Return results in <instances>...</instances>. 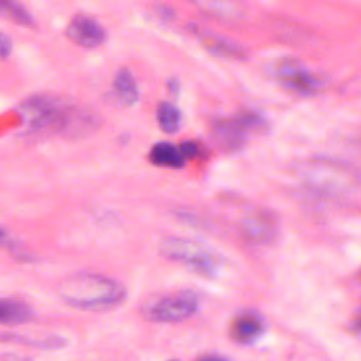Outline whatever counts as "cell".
<instances>
[{"label": "cell", "instance_id": "cell-1", "mask_svg": "<svg viewBox=\"0 0 361 361\" xmlns=\"http://www.w3.org/2000/svg\"><path fill=\"white\" fill-rule=\"evenodd\" d=\"M58 293L63 302L80 309H106L126 296L118 282L97 274L72 275L61 282Z\"/></svg>", "mask_w": 361, "mask_h": 361}, {"label": "cell", "instance_id": "cell-2", "mask_svg": "<svg viewBox=\"0 0 361 361\" xmlns=\"http://www.w3.org/2000/svg\"><path fill=\"white\" fill-rule=\"evenodd\" d=\"M161 252L178 262H183L206 276H212L219 269V258L202 244L188 238H166L161 244Z\"/></svg>", "mask_w": 361, "mask_h": 361}, {"label": "cell", "instance_id": "cell-3", "mask_svg": "<svg viewBox=\"0 0 361 361\" xmlns=\"http://www.w3.org/2000/svg\"><path fill=\"white\" fill-rule=\"evenodd\" d=\"M197 310V298L190 290H180L176 293L165 295L154 300L147 314L154 322H180L190 317Z\"/></svg>", "mask_w": 361, "mask_h": 361}, {"label": "cell", "instance_id": "cell-4", "mask_svg": "<svg viewBox=\"0 0 361 361\" xmlns=\"http://www.w3.org/2000/svg\"><path fill=\"white\" fill-rule=\"evenodd\" d=\"M264 126L262 118L255 113H241L233 118L217 120L213 124L214 137L226 148H238L245 142L247 135Z\"/></svg>", "mask_w": 361, "mask_h": 361}, {"label": "cell", "instance_id": "cell-5", "mask_svg": "<svg viewBox=\"0 0 361 361\" xmlns=\"http://www.w3.org/2000/svg\"><path fill=\"white\" fill-rule=\"evenodd\" d=\"M66 37L80 47L96 48L106 41V31L96 20L78 14L68 23Z\"/></svg>", "mask_w": 361, "mask_h": 361}, {"label": "cell", "instance_id": "cell-6", "mask_svg": "<svg viewBox=\"0 0 361 361\" xmlns=\"http://www.w3.org/2000/svg\"><path fill=\"white\" fill-rule=\"evenodd\" d=\"M278 230L275 219L262 210H255L243 217L240 221L241 234L254 244H264L271 241Z\"/></svg>", "mask_w": 361, "mask_h": 361}, {"label": "cell", "instance_id": "cell-7", "mask_svg": "<svg viewBox=\"0 0 361 361\" xmlns=\"http://www.w3.org/2000/svg\"><path fill=\"white\" fill-rule=\"evenodd\" d=\"M21 114L30 124L42 127L45 124L58 121L61 117V109L51 97L34 96L21 104Z\"/></svg>", "mask_w": 361, "mask_h": 361}, {"label": "cell", "instance_id": "cell-8", "mask_svg": "<svg viewBox=\"0 0 361 361\" xmlns=\"http://www.w3.org/2000/svg\"><path fill=\"white\" fill-rule=\"evenodd\" d=\"M278 78L286 87L299 93L316 92L319 85L316 76L295 62L281 63L278 66Z\"/></svg>", "mask_w": 361, "mask_h": 361}, {"label": "cell", "instance_id": "cell-9", "mask_svg": "<svg viewBox=\"0 0 361 361\" xmlns=\"http://www.w3.org/2000/svg\"><path fill=\"white\" fill-rule=\"evenodd\" d=\"M264 331V322L255 313L238 314L230 326V334L233 340L241 344H250L255 341Z\"/></svg>", "mask_w": 361, "mask_h": 361}, {"label": "cell", "instance_id": "cell-10", "mask_svg": "<svg viewBox=\"0 0 361 361\" xmlns=\"http://www.w3.org/2000/svg\"><path fill=\"white\" fill-rule=\"evenodd\" d=\"M113 93L116 99L124 104V106H133L138 100V86L131 75L130 71L127 69H120L113 80Z\"/></svg>", "mask_w": 361, "mask_h": 361}, {"label": "cell", "instance_id": "cell-11", "mask_svg": "<svg viewBox=\"0 0 361 361\" xmlns=\"http://www.w3.org/2000/svg\"><path fill=\"white\" fill-rule=\"evenodd\" d=\"M149 161L157 166L168 168H182L185 165V158L182 157L179 147L171 142H158L149 151Z\"/></svg>", "mask_w": 361, "mask_h": 361}, {"label": "cell", "instance_id": "cell-12", "mask_svg": "<svg viewBox=\"0 0 361 361\" xmlns=\"http://www.w3.org/2000/svg\"><path fill=\"white\" fill-rule=\"evenodd\" d=\"M32 317L31 307L16 299H0V323L1 324H20Z\"/></svg>", "mask_w": 361, "mask_h": 361}, {"label": "cell", "instance_id": "cell-13", "mask_svg": "<svg viewBox=\"0 0 361 361\" xmlns=\"http://www.w3.org/2000/svg\"><path fill=\"white\" fill-rule=\"evenodd\" d=\"M157 120L162 131L173 134L180 127V113L178 107L169 102H161L157 107Z\"/></svg>", "mask_w": 361, "mask_h": 361}, {"label": "cell", "instance_id": "cell-14", "mask_svg": "<svg viewBox=\"0 0 361 361\" xmlns=\"http://www.w3.org/2000/svg\"><path fill=\"white\" fill-rule=\"evenodd\" d=\"M0 17L11 20L21 25H34V18L25 7L10 0H0Z\"/></svg>", "mask_w": 361, "mask_h": 361}, {"label": "cell", "instance_id": "cell-15", "mask_svg": "<svg viewBox=\"0 0 361 361\" xmlns=\"http://www.w3.org/2000/svg\"><path fill=\"white\" fill-rule=\"evenodd\" d=\"M203 42L206 44V47L212 52L219 54V55H224V56H228V58H240L243 55V52L235 45H233L231 42H228L226 39L217 38V37L204 35Z\"/></svg>", "mask_w": 361, "mask_h": 361}, {"label": "cell", "instance_id": "cell-16", "mask_svg": "<svg viewBox=\"0 0 361 361\" xmlns=\"http://www.w3.org/2000/svg\"><path fill=\"white\" fill-rule=\"evenodd\" d=\"M179 151L182 157L186 159H195L199 155V145L195 141H183L179 145Z\"/></svg>", "mask_w": 361, "mask_h": 361}, {"label": "cell", "instance_id": "cell-17", "mask_svg": "<svg viewBox=\"0 0 361 361\" xmlns=\"http://www.w3.org/2000/svg\"><path fill=\"white\" fill-rule=\"evenodd\" d=\"M13 49V41L10 35L0 32V59H6Z\"/></svg>", "mask_w": 361, "mask_h": 361}, {"label": "cell", "instance_id": "cell-18", "mask_svg": "<svg viewBox=\"0 0 361 361\" xmlns=\"http://www.w3.org/2000/svg\"><path fill=\"white\" fill-rule=\"evenodd\" d=\"M168 89H169V93L172 96H178L180 93V83L176 78H171L168 80Z\"/></svg>", "mask_w": 361, "mask_h": 361}, {"label": "cell", "instance_id": "cell-19", "mask_svg": "<svg viewBox=\"0 0 361 361\" xmlns=\"http://www.w3.org/2000/svg\"><path fill=\"white\" fill-rule=\"evenodd\" d=\"M353 330L354 331H357V333H361V312L357 314V317L354 319V322H353Z\"/></svg>", "mask_w": 361, "mask_h": 361}, {"label": "cell", "instance_id": "cell-20", "mask_svg": "<svg viewBox=\"0 0 361 361\" xmlns=\"http://www.w3.org/2000/svg\"><path fill=\"white\" fill-rule=\"evenodd\" d=\"M197 361H227V360L219 355H204V357H200Z\"/></svg>", "mask_w": 361, "mask_h": 361}, {"label": "cell", "instance_id": "cell-21", "mask_svg": "<svg viewBox=\"0 0 361 361\" xmlns=\"http://www.w3.org/2000/svg\"><path fill=\"white\" fill-rule=\"evenodd\" d=\"M6 238H7V234H6V230H3L1 227H0V245L6 241Z\"/></svg>", "mask_w": 361, "mask_h": 361}]
</instances>
